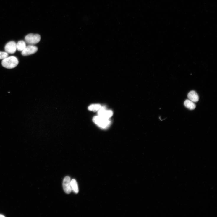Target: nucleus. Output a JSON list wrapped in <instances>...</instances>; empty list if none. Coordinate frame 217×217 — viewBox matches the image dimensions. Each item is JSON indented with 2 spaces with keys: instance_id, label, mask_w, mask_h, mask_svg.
Masks as SVG:
<instances>
[{
  "instance_id": "obj_10",
  "label": "nucleus",
  "mask_w": 217,
  "mask_h": 217,
  "mask_svg": "<svg viewBox=\"0 0 217 217\" xmlns=\"http://www.w3.org/2000/svg\"><path fill=\"white\" fill-rule=\"evenodd\" d=\"M184 105L186 107L191 110H194L196 107L194 102L190 100H186L184 102Z\"/></svg>"
},
{
  "instance_id": "obj_11",
  "label": "nucleus",
  "mask_w": 217,
  "mask_h": 217,
  "mask_svg": "<svg viewBox=\"0 0 217 217\" xmlns=\"http://www.w3.org/2000/svg\"><path fill=\"white\" fill-rule=\"evenodd\" d=\"M26 46V43L25 41H20L17 44V49L19 51H22L25 49Z\"/></svg>"
},
{
  "instance_id": "obj_6",
  "label": "nucleus",
  "mask_w": 217,
  "mask_h": 217,
  "mask_svg": "<svg viewBox=\"0 0 217 217\" xmlns=\"http://www.w3.org/2000/svg\"><path fill=\"white\" fill-rule=\"evenodd\" d=\"M98 112V115L106 119H109L113 114L112 111L106 110V107L103 106H102Z\"/></svg>"
},
{
  "instance_id": "obj_9",
  "label": "nucleus",
  "mask_w": 217,
  "mask_h": 217,
  "mask_svg": "<svg viewBox=\"0 0 217 217\" xmlns=\"http://www.w3.org/2000/svg\"><path fill=\"white\" fill-rule=\"evenodd\" d=\"M71 186L72 191L75 194H77L79 192L78 184L76 180L73 179L71 180Z\"/></svg>"
},
{
  "instance_id": "obj_12",
  "label": "nucleus",
  "mask_w": 217,
  "mask_h": 217,
  "mask_svg": "<svg viewBox=\"0 0 217 217\" xmlns=\"http://www.w3.org/2000/svg\"><path fill=\"white\" fill-rule=\"evenodd\" d=\"M102 106L99 104H92L88 107V110L91 111L97 112L99 111L101 108Z\"/></svg>"
},
{
  "instance_id": "obj_3",
  "label": "nucleus",
  "mask_w": 217,
  "mask_h": 217,
  "mask_svg": "<svg viewBox=\"0 0 217 217\" xmlns=\"http://www.w3.org/2000/svg\"><path fill=\"white\" fill-rule=\"evenodd\" d=\"M40 36L37 34H30L25 36V42L29 45H34L39 43L41 40Z\"/></svg>"
},
{
  "instance_id": "obj_1",
  "label": "nucleus",
  "mask_w": 217,
  "mask_h": 217,
  "mask_svg": "<svg viewBox=\"0 0 217 217\" xmlns=\"http://www.w3.org/2000/svg\"><path fill=\"white\" fill-rule=\"evenodd\" d=\"M19 60L17 57L13 56L8 57L3 59L2 61V66L8 69L16 67L18 64Z\"/></svg>"
},
{
  "instance_id": "obj_8",
  "label": "nucleus",
  "mask_w": 217,
  "mask_h": 217,
  "mask_svg": "<svg viewBox=\"0 0 217 217\" xmlns=\"http://www.w3.org/2000/svg\"><path fill=\"white\" fill-rule=\"evenodd\" d=\"M188 98L189 100L193 102H197L199 100V96L197 93L194 91H191L188 95Z\"/></svg>"
},
{
  "instance_id": "obj_5",
  "label": "nucleus",
  "mask_w": 217,
  "mask_h": 217,
  "mask_svg": "<svg viewBox=\"0 0 217 217\" xmlns=\"http://www.w3.org/2000/svg\"><path fill=\"white\" fill-rule=\"evenodd\" d=\"M5 50L7 53H14L17 50V43L14 41L8 42L5 45Z\"/></svg>"
},
{
  "instance_id": "obj_14",
  "label": "nucleus",
  "mask_w": 217,
  "mask_h": 217,
  "mask_svg": "<svg viewBox=\"0 0 217 217\" xmlns=\"http://www.w3.org/2000/svg\"><path fill=\"white\" fill-rule=\"evenodd\" d=\"M5 216L2 214H0V217H4Z\"/></svg>"
},
{
  "instance_id": "obj_7",
  "label": "nucleus",
  "mask_w": 217,
  "mask_h": 217,
  "mask_svg": "<svg viewBox=\"0 0 217 217\" xmlns=\"http://www.w3.org/2000/svg\"><path fill=\"white\" fill-rule=\"evenodd\" d=\"M71 178L69 176L66 177L63 181V187L65 192L67 194H69L72 191L71 186Z\"/></svg>"
},
{
  "instance_id": "obj_4",
  "label": "nucleus",
  "mask_w": 217,
  "mask_h": 217,
  "mask_svg": "<svg viewBox=\"0 0 217 217\" xmlns=\"http://www.w3.org/2000/svg\"><path fill=\"white\" fill-rule=\"evenodd\" d=\"M38 50L37 46L32 45L26 46V48L22 52V54L23 56H27L36 53Z\"/></svg>"
},
{
  "instance_id": "obj_2",
  "label": "nucleus",
  "mask_w": 217,
  "mask_h": 217,
  "mask_svg": "<svg viewBox=\"0 0 217 217\" xmlns=\"http://www.w3.org/2000/svg\"><path fill=\"white\" fill-rule=\"evenodd\" d=\"M93 121L100 127L105 129L110 125L111 121L109 119H106L98 115L93 118Z\"/></svg>"
},
{
  "instance_id": "obj_13",
  "label": "nucleus",
  "mask_w": 217,
  "mask_h": 217,
  "mask_svg": "<svg viewBox=\"0 0 217 217\" xmlns=\"http://www.w3.org/2000/svg\"><path fill=\"white\" fill-rule=\"evenodd\" d=\"M8 53L6 52H0V60H3L8 57Z\"/></svg>"
}]
</instances>
